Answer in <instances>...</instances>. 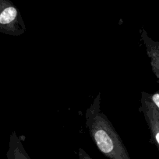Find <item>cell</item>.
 <instances>
[{
  "instance_id": "3",
  "label": "cell",
  "mask_w": 159,
  "mask_h": 159,
  "mask_svg": "<svg viewBox=\"0 0 159 159\" xmlns=\"http://www.w3.org/2000/svg\"><path fill=\"white\" fill-rule=\"evenodd\" d=\"M23 23L18 9L9 0H0V25L11 26Z\"/></svg>"
},
{
  "instance_id": "5",
  "label": "cell",
  "mask_w": 159,
  "mask_h": 159,
  "mask_svg": "<svg viewBox=\"0 0 159 159\" xmlns=\"http://www.w3.org/2000/svg\"><path fill=\"white\" fill-rule=\"evenodd\" d=\"M14 152H14L13 159H31L18 140H17V146Z\"/></svg>"
},
{
  "instance_id": "2",
  "label": "cell",
  "mask_w": 159,
  "mask_h": 159,
  "mask_svg": "<svg viewBox=\"0 0 159 159\" xmlns=\"http://www.w3.org/2000/svg\"><path fill=\"white\" fill-rule=\"evenodd\" d=\"M140 110L147 124L151 134V141L159 151V111L151 101L149 93H142Z\"/></svg>"
},
{
  "instance_id": "6",
  "label": "cell",
  "mask_w": 159,
  "mask_h": 159,
  "mask_svg": "<svg viewBox=\"0 0 159 159\" xmlns=\"http://www.w3.org/2000/svg\"><path fill=\"white\" fill-rule=\"evenodd\" d=\"M150 98L159 111V91L156 92L153 94H150Z\"/></svg>"
},
{
  "instance_id": "7",
  "label": "cell",
  "mask_w": 159,
  "mask_h": 159,
  "mask_svg": "<svg viewBox=\"0 0 159 159\" xmlns=\"http://www.w3.org/2000/svg\"><path fill=\"white\" fill-rule=\"evenodd\" d=\"M78 157H79V159H93L90 158V155L82 148H79V151H78Z\"/></svg>"
},
{
  "instance_id": "1",
  "label": "cell",
  "mask_w": 159,
  "mask_h": 159,
  "mask_svg": "<svg viewBox=\"0 0 159 159\" xmlns=\"http://www.w3.org/2000/svg\"><path fill=\"white\" fill-rule=\"evenodd\" d=\"M86 127L98 150L108 159H131L123 140L101 110L98 93L85 113Z\"/></svg>"
},
{
  "instance_id": "4",
  "label": "cell",
  "mask_w": 159,
  "mask_h": 159,
  "mask_svg": "<svg viewBox=\"0 0 159 159\" xmlns=\"http://www.w3.org/2000/svg\"><path fill=\"white\" fill-rule=\"evenodd\" d=\"M141 40L146 47L147 52L151 59L152 70L157 77L159 85V41L152 40L145 30L141 31Z\"/></svg>"
}]
</instances>
